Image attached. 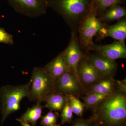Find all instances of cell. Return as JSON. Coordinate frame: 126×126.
<instances>
[{"label":"cell","mask_w":126,"mask_h":126,"mask_svg":"<svg viewBox=\"0 0 126 126\" xmlns=\"http://www.w3.org/2000/svg\"><path fill=\"white\" fill-rule=\"evenodd\" d=\"M81 49L78 34L72 32L68 45L63 53L65 64L68 68L74 73L78 78V66L84 56V53Z\"/></svg>","instance_id":"cell-8"},{"label":"cell","mask_w":126,"mask_h":126,"mask_svg":"<svg viewBox=\"0 0 126 126\" xmlns=\"http://www.w3.org/2000/svg\"><path fill=\"white\" fill-rule=\"evenodd\" d=\"M78 72L79 81L86 91L104 77L88 61L84 53L78 66Z\"/></svg>","instance_id":"cell-9"},{"label":"cell","mask_w":126,"mask_h":126,"mask_svg":"<svg viewBox=\"0 0 126 126\" xmlns=\"http://www.w3.org/2000/svg\"><path fill=\"white\" fill-rule=\"evenodd\" d=\"M84 56L90 63L104 77L114 78L117 72V64L115 60H111L100 55L92 54L87 52Z\"/></svg>","instance_id":"cell-11"},{"label":"cell","mask_w":126,"mask_h":126,"mask_svg":"<svg viewBox=\"0 0 126 126\" xmlns=\"http://www.w3.org/2000/svg\"><path fill=\"white\" fill-rule=\"evenodd\" d=\"M72 126H90V122L89 121L80 120L75 122Z\"/></svg>","instance_id":"cell-24"},{"label":"cell","mask_w":126,"mask_h":126,"mask_svg":"<svg viewBox=\"0 0 126 126\" xmlns=\"http://www.w3.org/2000/svg\"><path fill=\"white\" fill-rule=\"evenodd\" d=\"M17 13L31 18H37L46 14L47 0H7Z\"/></svg>","instance_id":"cell-7"},{"label":"cell","mask_w":126,"mask_h":126,"mask_svg":"<svg viewBox=\"0 0 126 126\" xmlns=\"http://www.w3.org/2000/svg\"><path fill=\"white\" fill-rule=\"evenodd\" d=\"M124 41H118L105 45L94 43L89 47V51H94L98 54L115 61L118 59L126 58V46Z\"/></svg>","instance_id":"cell-10"},{"label":"cell","mask_w":126,"mask_h":126,"mask_svg":"<svg viewBox=\"0 0 126 126\" xmlns=\"http://www.w3.org/2000/svg\"><path fill=\"white\" fill-rule=\"evenodd\" d=\"M73 113L70 104L68 101L61 111L60 115L61 124L71 122L73 118Z\"/></svg>","instance_id":"cell-22"},{"label":"cell","mask_w":126,"mask_h":126,"mask_svg":"<svg viewBox=\"0 0 126 126\" xmlns=\"http://www.w3.org/2000/svg\"><path fill=\"white\" fill-rule=\"evenodd\" d=\"M61 126L60 125H56V126Z\"/></svg>","instance_id":"cell-26"},{"label":"cell","mask_w":126,"mask_h":126,"mask_svg":"<svg viewBox=\"0 0 126 126\" xmlns=\"http://www.w3.org/2000/svg\"><path fill=\"white\" fill-rule=\"evenodd\" d=\"M18 121L23 126H32L27 122L24 121H20V120H16Z\"/></svg>","instance_id":"cell-25"},{"label":"cell","mask_w":126,"mask_h":126,"mask_svg":"<svg viewBox=\"0 0 126 126\" xmlns=\"http://www.w3.org/2000/svg\"><path fill=\"white\" fill-rule=\"evenodd\" d=\"M43 68L55 81L64 72L69 70L65 64L63 52Z\"/></svg>","instance_id":"cell-14"},{"label":"cell","mask_w":126,"mask_h":126,"mask_svg":"<svg viewBox=\"0 0 126 126\" xmlns=\"http://www.w3.org/2000/svg\"><path fill=\"white\" fill-rule=\"evenodd\" d=\"M126 0H93L91 9L94 10L98 16H101L105 11L112 6L121 5Z\"/></svg>","instance_id":"cell-18"},{"label":"cell","mask_w":126,"mask_h":126,"mask_svg":"<svg viewBox=\"0 0 126 126\" xmlns=\"http://www.w3.org/2000/svg\"><path fill=\"white\" fill-rule=\"evenodd\" d=\"M118 90H121L119 81L115 80L114 78L104 77L94 85L87 89L85 94L94 93L112 94Z\"/></svg>","instance_id":"cell-13"},{"label":"cell","mask_w":126,"mask_h":126,"mask_svg":"<svg viewBox=\"0 0 126 126\" xmlns=\"http://www.w3.org/2000/svg\"><path fill=\"white\" fill-rule=\"evenodd\" d=\"M98 39L110 37L117 41H125L126 38V20L123 18L111 25L104 23L103 26L97 34Z\"/></svg>","instance_id":"cell-12"},{"label":"cell","mask_w":126,"mask_h":126,"mask_svg":"<svg viewBox=\"0 0 126 126\" xmlns=\"http://www.w3.org/2000/svg\"><path fill=\"white\" fill-rule=\"evenodd\" d=\"M126 9L121 5H114L109 7L100 16L101 21L111 22L119 20L126 17Z\"/></svg>","instance_id":"cell-16"},{"label":"cell","mask_w":126,"mask_h":126,"mask_svg":"<svg viewBox=\"0 0 126 126\" xmlns=\"http://www.w3.org/2000/svg\"><path fill=\"white\" fill-rule=\"evenodd\" d=\"M73 113L77 116L82 117L85 109V105L78 98L72 95H67Z\"/></svg>","instance_id":"cell-20"},{"label":"cell","mask_w":126,"mask_h":126,"mask_svg":"<svg viewBox=\"0 0 126 126\" xmlns=\"http://www.w3.org/2000/svg\"><path fill=\"white\" fill-rule=\"evenodd\" d=\"M68 101L67 95L54 92L47 96L45 101L46 104L44 107L49 109L50 111H61Z\"/></svg>","instance_id":"cell-15"},{"label":"cell","mask_w":126,"mask_h":126,"mask_svg":"<svg viewBox=\"0 0 126 126\" xmlns=\"http://www.w3.org/2000/svg\"><path fill=\"white\" fill-rule=\"evenodd\" d=\"M44 107L40 103H36L32 107L27 109V111L19 118L16 120L24 121L35 126L39 119L42 117V112Z\"/></svg>","instance_id":"cell-17"},{"label":"cell","mask_w":126,"mask_h":126,"mask_svg":"<svg viewBox=\"0 0 126 126\" xmlns=\"http://www.w3.org/2000/svg\"><path fill=\"white\" fill-rule=\"evenodd\" d=\"M111 94H85V96L81 98L83 100L85 108L93 109Z\"/></svg>","instance_id":"cell-19"},{"label":"cell","mask_w":126,"mask_h":126,"mask_svg":"<svg viewBox=\"0 0 126 126\" xmlns=\"http://www.w3.org/2000/svg\"><path fill=\"white\" fill-rule=\"evenodd\" d=\"M30 82L19 86L7 85L0 89V101L3 124L7 117L18 111L20 108V102L24 98L29 94Z\"/></svg>","instance_id":"cell-3"},{"label":"cell","mask_w":126,"mask_h":126,"mask_svg":"<svg viewBox=\"0 0 126 126\" xmlns=\"http://www.w3.org/2000/svg\"><path fill=\"white\" fill-rule=\"evenodd\" d=\"M93 109L96 118L106 126H119L126 119V92L118 90Z\"/></svg>","instance_id":"cell-2"},{"label":"cell","mask_w":126,"mask_h":126,"mask_svg":"<svg viewBox=\"0 0 126 126\" xmlns=\"http://www.w3.org/2000/svg\"><path fill=\"white\" fill-rule=\"evenodd\" d=\"M97 16L96 12L90 9L79 27V42L81 49L86 52H89V47L94 43V37L98 34L104 24L99 20Z\"/></svg>","instance_id":"cell-5"},{"label":"cell","mask_w":126,"mask_h":126,"mask_svg":"<svg viewBox=\"0 0 126 126\" xmlns=\"http://www.w3.org/2000/svg\"><path fill=\"white\" fill-rule=\"evenodd\" d=\"M98 126V125H96V126Z\"/></svg>","instance_id":"cell-27"},{"label":"cell","mask_w":126,"mask_h":126,"mask_svg":"<svg viewBox=\"0 0 126 126\" xmlns=\"http://www.w3.org/2000/svg\"><path fill=\"white\" fill-rule=\"evenodd\" d=\"M55 80L43 67H35L31 79L30 101L36 103L45 102L48 95L54 92Z\"/></svg>","instance_id":"cell-4"},{"label":"cell","mask_w":126,"mask_h":126,"mask_svg":"<svg viewBox=\"0 0 126 126\" xmlns=\"http://www.w3.org/2000/svg\"><path fill=\"white\" fill-rule=\"evenodd\" d=\"M54 92L79 98L85 94L86 90L78 77L70 70L66 71L55 81Z\"/></svg>","instance_id":"cell-6"},{"label":"cell","mask_w":126,"mask_h":126,"mask_svg":"<svg viewBox=\"0 0 126 126\" xmlns=\"http://www.w3.org/2000/svg\"><path fill=\"white\" fill-rule=\"evenodd\" d=\"M0 43H4L10 45L14 44L13 35L7 33L4 29L0 27Z\"/></svg>","instance_id":"cell-23"},{"label":"cell","mask_w":126,"mask_h":126,"mask_svg":"<svg viewBox=\"0 0 126 126\" xmlns=\"http://www.w3.org/2000/svg\"><path fill=\"white\" fill-rule=\"evenodd\" d=\"M93 0H47V7L61 16L72 32L78 35L79 27L91 9Z\"/></svg>","instance_id":"cell-1"},{"label":"cell","mask_w":126,"mask_h":126,"mask_svg":"<svg viewBox=\"0 0 126 126\" xmlns=\"http://www.w3.org/2000/svg\"><path fill=\"white\" fill-rule=\"evenodd\" d=\"M58 113L53 112L50 111L49 112L42 117L40 123L44 126H56V122L58 117Z\"/></svg>","instance_id":"cell-21"}]
</instances>
